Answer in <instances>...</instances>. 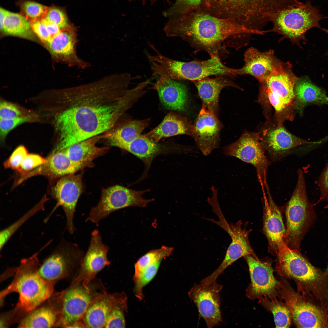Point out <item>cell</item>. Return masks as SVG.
I'll list each match as a JSON object with an SVG mask.
<instances>
[{"instance_id": "obj_1", "label": "cell", "mask_w": 328, "mask_h": 328, "mask_svg": "<svg viewBox=\"0 0 328 328\" xmlns=\"http://www.w3.org/2000/svg\"><path fill=\"white\" fill-rule=\"evenodd\" d=\"M70 92V105L56 120L63 149L111 129L130 107L123 88L108 77L74 87Z\"/></svg>"}, {"instance_id": "obj_2", "label": "cell", "mask_w": 328, "mask_h": 328, "mask_svg": "<svg viewBox=\"0 0 328 328\" xmlns=\"http://www.w3.org/2000/svg\"><path fill=\"white\" fill-rule=\"evenodd\" d=\"M163 31L167 37L180 38L196 50L206 51L210 57H220L226 51L231 40L260 33L229 19L200 12L168 19Z\"/></svg>"}, {"instance_id": "obj_3", "label": "cell", "mask_w": 328, "mask_h": 328, "mask_svg": "<svg viewBox=\"0 0 328 328\" xmlns=\"http://www.w3.org/2000/svg\"><path fill=\"white\" fill-rule=\"evenodd\" d=\"M39 252L22 259L19 265L13 268L15 273L13 280L1 292L2 303L9 294L18 293V302L13 310L15 316L20 320L49 298L55 292L54 285L44 280L39 273L41 264L38 258Z\"/></svg>"}, {"instance_id": "obj_4", "label": "cell", "mask_w": 328, "mask_h": 328, "mask_svg": "<svg viewBox=\"0 0 328 328\" xmlns=\"http://www.w3.org/2000/svg\"><path fill=\"white\" fill-rule=\"evenodd\" d=\"M152 76L157 78L154 86L158 88L171 80H189L193 82L216 75L233 77L237 75V69L228 67L220 57H210L204 60L184 62L171 59L158 50L150 57Z\"/></svg>"}, {"instance_id": "obj_5", "label": "cell", "mask_w": 328, "mask_h": 328, "mask_svg": "<svg viewBox=\"0 0 328 328\" xmlns=\"http://www.w3.org/2000/svg\"><path fill=\"white\" fill-rule=\"evenodd\" d=\"M298 78L291 64L278 60L269 75L260 82V99L274 109L277 126L294 119V88Z\"/></svg>"}, {"instance_id": "obj_6", "label": "cell", "mask_w": 328, "mask_h": 328, "mask_svg": "<svg viewBox=\"0 0 328 328\" xmlns=\"http://www.w3.org/2000/svg\"><path fill=\"white\" fill-rule=\"evenodd\" d=\"M297 183L285 207L286 232L284 241L289 248L300 252L302 239L313 223L315 214L308 199L304 173L297 171Z\"/></svg>"}, {"instance_id": "obj_7", "label": "cell", "mask_w": 328, "mask_h": 328, "mask_svg": "<svg viewBox=\"0 0 328 328\" xmlns=\"http://www.w3.org/2000/svg\"><path fill=\"white\" fill-rule=\"evenodd\" d=\"M324 18L318 8L313 6L310 0L298 6L285 9L273 14L270 22L273 27L269 32H275L298 44L305 40L307 31L313 27L320 28L319 21Z\"/></svg>"}, {"instance_id": "obj_8", "label": "cell", "mask_w": 328, "mask_h": 328, "mask_svg": "<svg viewBox=\"0 0 328 328\" xmlns=\"http://www.w3.org/2000/svg\"><path fill=\"white\" fill-rule=\"evenodd\" d=\"M84 254L77 244L63 239L40 264L39 273L44 280L55 285L78 268Z\"/></svg>"}, {"instance_id": "obj_9", "label": "cell", "mask_w": 328, "mask_h": 328, "mask_svg": "<svg viewBox=\"0 0 328 328\" xmlns=\"http://www.w3.org/2000/svg\"><path fill=\"white\" fill-rule=\"evenodd\" d=\"M106 289L100 279L95 278L87 286L70 283L64 290L60 327L71 328L82 320L89 305Z\"/></svg>"}, {"instance_id": "obj_10", "label": "cell", "mask_w": 328, "mask_h": 328, "mask_svg": "<svg viewBox=\"0 0 328 328\" xmlns=\"http://www.w3.org/2000/svg\"><path fill=\"white\" fill-rule=\"evenodd\" d=\"M149 189L136 191L119 185L103 190L98 203L91 209L85 221L98 225L99 221L116 210L130 207H144L154 199H146L142 195Z\"/></svg>"}, {"instance_id": "obj_11", "label": "cell", "mask_w": 328, "mask_h": 328, "mask_svg": "<svg viewBox=\"0 0 328 328\" xmlns=\"http://www.w3.org/2000/svg\"><path fill=\"white\" fill-rule=\"evenodd\" d=\"M261 139L259 133L244 132L237 140L224 147L223 153L253 166L258 181L264 186L267 183V176L271 162L265 155Z\"/></svg>"}, {"instance_id": "obj_12", "label": "cell", "mask_w": 328, "mask_h": 328, "mask_svg": "<svg viewBox=\"0 0 328 328\" xmlns=\"http://www.w3.org/2000/svg\"><path fill=\"white\" fill-rule=\"evenodd\" d=\"M216 214L219 220L213 219L211 221L216 224L227 232L231 239L224 258L219 266L212 273L204 278L205 282L210 284L215 282L217 278L223 273L225 270L234 262L243 257L251 255L258 258L251 247L249 240V235L251 231L248 230L245 227L243 228L241 220L234 224H229L224 217L221 211Z\"/></svg>"}, {"instance_id": "obj_13", "label": "cell", "mask_w": 328, "mask_h": 328, "mask_svg": "<svg viewBox=\"0 0 328 328\" xmlns=\"http://www.w3.org/2000/svg\"><path fill=\"white\" fill-rule=\"evenodd\" d=\"M244 257L248 266L251 279L246 291L247 296L260 300L275 297L279 293L280 283L274 277L271 263L251 255Z\"/></svg>"}, {"instance_id": "obj_14", "label": "cell", "mask_w": 328, "mask_h": 328, "mask_svg": "<svg viewBox=\"0 0 328 328\" xmlns=\"http://www.w3.org/2000/svg\"><path fill=\"white\" fill-rule=\"evenodd\" d=\"M109 249V247L103 242L98 230L92 231L87 250L81 259L77 274L71 283L87 286L95 278L98 272L111 264L107 258Z\"/></svg>"}, {"instance_id": "obj_15", "label": "cell", "mask_w": 328, "mask_h": 328, "mask_svg": "<svg viewBox=\"0 0 328 328\" xmlns=\"http://www.w3.org/2000/svg\"><path fill=\"white\" fill-rule=\"evenodd\" d=\"M279 293L284 300L297 327H325L324 315L321 310L303 300L285 282H280Z\"/></svg>"}, {"instance_id": "obj_16", "label": "cell", "mask_w": 328, "mask_h": 328, "mask_svg": "<svg viewBox=\"0 0 328 328\" xmlns=\"http://www.w3.org/2000/svg\"><path fill=\"white\" fill-rule=\"evenodd\" d=\"M222 287L216 282L208 285L200 283L194 284L188 292L189 297L196 305L200 316L208 328H213L222 321L220 296Z\"/></svg>"}, {"instance_id": "obj_17", "label": "cell", "mask_w": 328, "mask_h": 328, "mask_svg": "<svg viewBox=\"0 0 328 328\" xmlns=\"http://www.w3.org/2000/svg\"><path fill=\"white\" fill-rule=\"evenodd\" d=\"M276 255V270L282 276L302 282L312 281L318 277L316 269L300 252L291 249L284 241L279 244Z\"/></svg>"}, {"instance_id": "obj_18", "label": "cell", "mask_w": 328, "mask_h": 328, "mask_svg": "<svg viewBox=\"0 0 328 328\" xmlns=\"http://www.w3.org/2000/svg\"><path fill=\"white\" fill-rule=\"evenodd\" d=\"M83 173L63 176L54 186V193L57 205L63 208L66 219V229L71 234L76 231L73 223L78 200L83 190Z\"/></svg>"}, {"instance_id": "obj_19", "label": "cell", "mask_w": 328, "mask_h": 328, "mask_svg": "<svg viewBox=\"0 0 328 328\" xmlns=\"http://www.w3.org/2000/svg\"><path fill=\"white\" fill-rule=\"evenodd\" d=\"M261 138L262 146L273 162L280 160L299 147L321 143L319 141H308L299 138L290 133L282 125L266 129L263 132Z\"/></svg>"}, {"instance_id": "obj_20", "label": "cell", "mask_w": 328, "mask_h": 328, "mask_svg": "<svg viewBox=\"0 0 328 328\" xmlns=\"http://www.w3.org/2000/svg\"><path fill=\"white\" fill-rule=\"evenodd\" d=\"M64 290L54 292L48 299L28 313L18 323L19 328L60 327Z\"/></svg>"}, {"instance_id": "obj_21", "label": "cell", "mask_w": 328, "mask_h": 328, "mask_svg": "<svg viewBox=\"0 0 328 328\" xmlns=\"http://www.w3.org/2000/svg\"><path fill=\"white\" fill-rule=\"evenodd\" d=\"M222 127L218 116L202 106L193 125L192 137L204 155H208L219 147Z\"/></svg>"}, {"instance_id": "obj_22", "label": "cell", "mask_w": 328, "mask_h": 328, "mask_svg": "<svg viewBox=\"0 0 328 328\" xmlns=\"http://www.w3.org/2000/svg\"><path fill=\"white\" fill-rule=\"evenodd\" d=\"M264 186L268 197L264 199L263 231L268 242L269 252L276 255L279 244L284 241L286 228L281 210L274 202L268 183Z\"/></svg>"}, {"instance_id": "obj_23", "label": "cell", "mask_w": 328, "mask_h": 328, "mask_svg": "<svg viewBox=\"0 0 328 328\" xmlns=\"http://www.w3.org/2000/svg\"><path fill=\"white\" fill-rule=\"evenodd\" d=\"M75 30L71 26L62 29L46 44L54 56L69 62L71 65L85 68L87 63L80 59L76 53L77 38Z\"/></svg>"}, {"instance_id": "obj_24", "label": "cell", "mask_w": 328, "mask_h": 328, "mask_svg": "<svg viewBox=\"0 0 328 328\" xmlns=\"http://www.w3.org/2000/svg\"><path fill=\"white\" fill-rule=\"evenodd\" d=\"M124 292H105L91 302L82 319L86 328H104L107 318L117 303L125 295Z\"/></svg>"}, {"instance_id": "obj_25", "label": "cell", "mask_w": 328, "mask_h": 328, "mask_svg": "<svg viewBox=\"0 0 328 328\" xmlns=\"http://www.w3.org/2000/svg\"><path fill=\"white\" fill-rule=\"evenodd\" d=\"M244 64L238 69V75H249L259 82L270 73L278 60L272 50L261 52L253 47L248 49L244 55Z\"/></svg>"}, {"instance_id": "obj_26", "label": "cell", "mask_w": 328, "mask_h": 328, "mask_svg": "<svg viewBox=\"0 0 328 328\" xmlns=\"http://www.w3.org/2000/svg\"><path fill=\"white\" fill-rule=\"evenodd\" d=\"M224 76L207 77L193 82L202 102V106L217 116L219 113L220 94L224 88L232 87L241 89L233 81Z\"/></svg>"}, {"instance_id": "obj_27", "label": "cell", "mask_w": 328, "mask_h": 328, "mask_svg": "<svg viewBox=\"0 0 328 328\" xmlns=\"http://www.w3.org/2000/svg\"><path fill=\"white\" fill-rule=\"evenodd\" d=\"M193 125L185 117L170 112L157 126L144 135L147 138L156 142L164 138L179 135L192 136Z\"/></svg>"}, {"instance_id": "obj_28", "label": "cell", "mask_w": 328, "mask_h": 328, "mask_svg": "<svg viewBox=\"0 0 328 328\" xmlns=\"http://www.w3.org/2000/svg\"><path fill=\"white\" fill-rule=\"evenodd\" d=\"M150 121V119L127 121L101 134V138L107 140L111 145L121 148L141 135Z\"/></svg>"}, {"instance_id": "obj_29", "label": "cell", "mask_w": 328, "mask_h": 328, "mask_svg": "<svg viewBox=\"0 0 328 328\" xmlns=\"http://www.w3.org/2000/svg\"><path fill=\"white\" fill-rule=\"evenodd\" d=\"M294 92V108L300 115L309 104H327L328 97L324 90L313 84L308 78H298Z\"/></svg>"}, {"instance_id": "obj_30", "label": "cell", "mask_w": 328, "mask_h": 328, "mask_svg": "<svg viewBox=\"0 0 328 328\" xmlns=\"http://www.w3.org/2000/svg\"><path fill=\"white\" fill-rule=\"evenodd\" d=\"M101 138V135L72 145L62 150L73 162L84 168L90 165L96 158L106 153L108 147H99L96 143Z\"/></svg>"}, {"instance_id": "obj_31", "label": "cell", "mask_w": 328, "mask_h": 328, "mask_svg": "<svg viewBox=\"0 0 328 328\" xmlns=\"http://www.w3.org/2000/svg\"><path fill=\"white\" fill-rule=\"evenodd\" d=\"M121 149L130 152L142 160L145 166V175L152 161L159 154L173 151V148L160 144L141 135L130 143L123 146Z\"/></svg>"}, {"instance_id": "obj_32", "label": "cell", "mask_w": 328, "mask_h": 328, "mask_svg": "<svg viewBox=\"0 0 328 328\" xmlns=\"http://www.w3.org/2000/svg\"><path fill=\"white\" fill-rule=\"evenodd\" d=\"M84 168L72 161L61 150L53 152L46 159V162L38 167L34 173L47 174L54 177H62L75 173Z\"/></svg>"}, {"instance_id": "obj_33", "label": "cell", "mask_w": 328, "mask_h": 328, "mask_svg": "<svg viewBox=\"0 0 328 328\" xmlns=\"http://www.w3.org/2000/svg\"><path fill=\"white\" fill-rule=\"evenodd\" d=\"M156 90L161 102L167 108L177 111L184 109L187 94L186 87L184 84L176 80H171Z\"/></svg>"}, {"instance_id": "obj_34", "label": "cell", "mask_w": 328, "mask_h": 328, "mask_svg": "<svg viewBox=\"0 0 328 328\" xmlns=\"http://www.w3.org/2000/svg\"><path fill=\"white\" fill-rule=\"evenodd\" d=\"M7 35L29 39H34V33L30 21L20 14L6 10L2 28L0 30Z\"/></svg>"}, {"instance_id": "obj_35", "label": "cell", "mask_w": 328, "mask_h": 328, "mask_svg": "<svg viewBox=\"0 0 328 328\" xmlns=\"http://www.w3.org/2000/svg\"><path fill=\"white\" fill-rule=\"evenodd\" d=\"M273 314L276 327L289 328L292 316L285 303L278 300L275 297L260 300Z\"/></svg>"}, {"instance_id": "obj_36", "label": "cell", "mask_w": 328, "mask_h": 328, "mask_svg": "<svg viewBox=\"0 0 328 328\" xmlns=\"http://www.w3.org/2000/svg\"><path fill=\"white\" fill-rule=\"evenodd\" d=\"M173 247L162 246L160 248L150 251L140 258L135 265L134 281L146 267L169 256L173 253Z\"/></svg>"}, {"instance_id": "obj_37", "label": "cell", "mask_w": 328, "mask_h": 328, "mask_svg": "<svg viewBox=\"0 0 328 328\" xmlns=\"http://www.w3.org/2000/svg\"><path fill=\"white\" fill-rule=\"evenodd\" d=\"M44 202V200L41 201L26 212L16 221L0 231L1 251L9 239L22 226L36 213L43 210Z\"/></svg>"}, {"instance_id": "obj_38", "label": "cell", "mask_w": 328, "mask_h": 328, "mask_svg": "<svg viewBox=\"0 0 328 328\" xmlns=\"http://www.w3.org/2000/svg\"><path fill=\"white\" fill-rule=\"evenodd\" d=\"M204 0H175L172 5L163 12L168 19L179 17L191 12L192 8L200 5Z\"/></svg>"}, {"instance_id": "obj_39", "label": "cell", "mask_w": 328, "mask_h": 328, "mask_svg": "<svg viewBox=\"0 0 328 328\" xmlns=\"http://www.w3.org/2000/svg\"><path fill=\"white\" fill-rule=\"evenodd\" d=\"M127 298L125 294L115 305L106 321L104 328H125V316L128 309Z\"/></svg>"}, {"instance_id": "obj_40", "label": "cell", "mask_w": 328, "mask_h": 328, "mask_svg": "<svg viewBox=\"0 0 328 328\" xmlns=\"http://www.w3.org/2000/svg\"><path fill=\"white\" fill-rule=\"evenodd\" d=\"M20 14L30 21L40 19L45 16L49 7L34 1L21 0L17 3Z\"/></svg>"}, {"instance_id": "obj_41", "label": "cell", "mask_w": 328, "mask_h": 328, "mask_svg": "<svg viewBox=\"0 0 328 328\" xmlns=\"http://www.w3.org/2000/svg\"><path fill=\"white\" fill-rule=\"evenodd\" d=\"M162 260L159 261L146 267L134 281L135 296L140 300L143 299V288L149 283L156 275Z\"/></svg>"}, {"instance_id": "obj_42", "label": "cell", "mask_w": 328, "mask_h": 328, "mask_svg": "<svg viewBox=\"0 0 328 328\" xmlns=\"http://www.w3.org/2000/svg\"><path fill=\"white\" fill-rule=\"evenodd\" d=\"M36 116L32 114L22 116L15 118L0 119V138L3 141L8 133L17 126L23 123L31 121L36 119Z\"/></svg>"}, {"instance_id": "obj_43", "label": "cell", "mask_w": 328, "mask_h": 328, "mask_svg": "<svg viewBox=\"0 0 328 328\" xmlns=\"http://www.w3.org/2000/svg\"><path fill=\"white\" fill-rule=\"evenodd\" d=\"M44 18L57 25L61 29H67L71 26L69 24L65 12L59 7L55 6L49 7Z\"/></svg>"}, {"instance_id": "obj_44", "label": "cell", "mask_w": 328, "mask_h": 328, "mask_svg": "<svg viewBox=\"0 0 328 328\" xmlns=\"http://www.w3.org/2000/svg\"><path fill=\"white\" fill-rule=\"evenodd\" d=\"M46 162V159L38 155L28 153L22 161L18 171L21 174L24 175L43 165Z\"/></svg>"}, {"instance_id": "obj_45", "label": "cell", "mask_w": 328, "mask_h": 328, "mask_svg": "<svg viewBox=\"0 0 328 328\" xmlns=\"http://www.w3.org/2000/svg\"><path fill=\"white\" fill-rule=\"evenodd\" d=\"M28 154L27 149L24 146H18L4 163L5 167L18 170L22 161Z\"/></svg>"}, {"instance_id": "obj_46", "label": "cell", "mask_w": 328, "mask_h": 328, "mask_svg": "<svg viewBox=\"0 0 328 328\" xmlns=\"http://www.w3.org/2000/svg\"><path fill=\"white\" fill-rule=\"evenodd\" d=\"M21 114L20 110L14 104L5 101L0 102V119H14L22 116Z\"/></svg>"}, {"instance_id": "obj_47", "label": "cell", "mask_w": 328, "mask_h": 328, "mask_svg": "<svg viewBox=\"0 0 328 328\" xmlns=\"http://www.w3.org/2000/svg\"><path fill=\"white\" fill-rule=\"evenodd\" d=\"M316 183L319 187L320 193L318 202L324 201L328 202V162Z\"/></svg>"}, {"instance_id": "obj_48", "label": "cell", "mask_w": 328, "mask_h": 328, "mask_svg": "<svg viewBox=\"0 0 328 328\" xmlns=\"http://www.w3.org/2000/svg\"><path fill=\"white\" fill-rule=\"evenodd\" d=\"M30 22L32 29L34 34L46 44L50 40V36L41 19L31 20Z\"/></svg>"}, {"instance_id": "obj_49", "label": "cell", "mask_w": 328, "mask_h": 328, "mask_svg": "<svg viewBox=\"0 0 328 328\" xmlns=\"http://www.w3.org/2000/svg\"><path fill=\"white\" fill-rule=\"evenodd\" d=\"M41 20L50 35V39L52 37L60 32L62 30L57 25L44 18L41 19Z\"/></svg>"}, {"instance_id": "obj_50", "label": "cell", "mask_w": 328, "mask_h": 328, "mask_svg": "<svg viewBox=\"0 0 328 328\" xmlns=\"http://www.w3.org/2000/svg\"><path fill=\"white\" fill-rule=\"evenodd\" d=\"M6 10L0 8V27L1 29L3 26L5 17Z\"/></svg>"}, {"instance_id": "obj_51", "label": "cell", "mask_w": 328, "mask_h": 328, "mask_svg": "<svg viewBox=\"0 0 328 328\" xmlns=\"http://www.w3.org/2000/svg\"><path fill=\"white\" fill-rule=\"evenodd\" d=\"M131 1H132L134 0H130ZM160 0H141L142 3L143 4H145L146 2H149L151 5H152L158 1ZM164 1H165L168 3H169V0H162Z\"/></svg>"}, {"instance_id": "obj_52", "label": "cell", "mask_w": 328, "mask_h": 328, "mask_svg": "<svg viewBox=\"0 0 328 328\" xmlns=\"http://www.w3.org/2000/svg\"><path fill=\"white\" fill-rule=\"evenodd\" d=\"M328 140V135L326 136L323 139H322V140H320L319 141L322 142L325 141H326V140Z\"/></svg>"}, {"instance_id": "obj_53", "label": "cell", "mask_w": 328, "mask_h": 328, "mask_svg": "<svg viewBox=\"0 0 328 328\" xmlns=\"http://www.w3.org/2000/svg\"><path fill=\"white\" fill-rule=\"evenodd\" d=\"M322 30L328 34V30L326 29H322ZM326 54L328 55V51L326 53Z\"/></svg>"}, {"instance_id": "obj_54", "label": "cell", "mask_w": 328, "mask_h": 328, "mask_svg": "<svg viewBox=\"0 0 328 328\" xmlns=\"http://www.w3.org/2000/svg\"><path fill=\"white\" fill-rule=\"evenodd\" d=\"M326 272L328 273V266H327V268H326Z\"/></svg>"}]
</instances>
